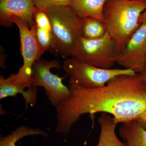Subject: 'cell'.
Returning <instances> with one entry per match:
<instances>
[{
    "label": "cell",
    "instance_id": "cell-14",
    "mask_svg": "<svg viewBox=\"0 0 146 146\" xmlns=\"http://www.w3.org/2000/svg\"><path fill=\"white\" fill-rule=\"evenodd\" d=\"M119 133L128 146H146V129L137 120L122 123Z\"/></svg>",
    "mask_w": 146,
    "mask_h": 146
},
{
    "label": "cell",
    "instance_id": "cell-21",
    "mask_svg": "<svg viewBox=\"0 0 146 146\" xmlns=\"http://www.w3.org/2000/svg\"><path fill=\"white\" fill-rule=\"evenodd\" d=\"M132 1H146V0H132Z\"/></svg>",
    "mask_w": 146,
    "mask_h": 146
},
{
    "label": "cell",
    "instance_id": "cell-3",
    "mask_svg": "<svg viewBox=\"0 0 146 146\" xmlns=\"http://www.w3.org/2000/svg\"><path fill=\"white\" fill-rule=\"evenodd\" d=\"M45 10L51 26L52 48L63 57H78L81 46L84 18L70 6H54Z\"/></svg>",
    "mask_w": 146,
    "mask_h": 146
},
{
    "label": "cell",
    "instance_id": "cell-1",
    "mask_svg": "<svg viewBox=\"0 0 146 146\" xmlns=\"http://www.w3.org/2000/svg\"><path fill=\"white\" fill-rule=\"evenodd\" d=\"M69 82L70 94L55 108L57 133L68 134L84 114H110L118 124L137 119L146 112V82L139 74L116 76L97 89Z\"/></svg>",
    "mask_w": 146,
    "mask_h": 146
},
{
    "label": "cell",
    "instance_id": "cell-12",
    "mask_svg": "<svg viewBox=\"0 0 146 146\" xmlns=\"http://www.w3.org/2000/svg\"><path fill=\"white\" fill-rule=\"evenodd\" d=\"M36 37L39 46L45 52L52 47L53 35L49 18L45 9H37L34 15Z\"/></svg>",
    "mask_w": 146,
    "mask_h": 146
},
{
    "label": "cell",
    "instance_id": "cell-19",
    "mask_svg": "<svg viewBox=\"0 0 146 146\" xmlns=\"http://www.w3.org/2000/svg\"><path fill=\"white\" fill-rule=\"evenodd\" d=\"M139 23L141 24L143 23H146V8L143 13L141 14L139 19Z\"/></svg>",
    "mask_w": 146,
    "mask_h": 146
},
{
    "label": "cell",
    "instance_id": "cell-13",
    "mask_svg": "<svg viewBox=\"0 0 146 146\" xmlns=\"http://www.w3.org/2000/svg\"><path fill=\"white\" fill-rule=\"evenodd\" d=\"M107 0H71L70 6L82 18H92L105 23L103 9Z\"/></svg>",
    "mask_w": 146,
    "mask_h": 146
},
{
    "label": "cell",
    "instance_id": "cell-8",
    "mask_svg": "<svg viewBox=\"0 0 146 146\" xmlns=\"http://www.w3.org/2000/svg\"><path fill=\"white\" fill-rule=\"evenodd\" d=\"M116 63L124 69L139 74L146 66V23L139 28L129 39L118 55Z\"/></svg>",
    "mask_w": 146,
    "mask_h": 146
},
{
    "label": "cell",
    "instance_id": "cell-4",
    "mask_svg": "<svg viewBox=\"0 0 146 146\" xmlns=\"http://www.w3.org/2000/svg\"><path fill=\"white\" fill-rule=\"evenodd\" d=\"M11 22L16 24L20 33L21 52L23 64L17 74L9 77L13 83L25 89H32V69L34 63L40 59L45 52L37 42L35 22L31 28L21 18L17 16L11 18Z\"/></svg>",
    "mask_w": 146,
    "mask_h": 146
},
{
    "label": "cell",
    "instance_id": "cell-11",
    "mask_svg": "<svg viewBox=\"0 0 146 146\" xmlns=\"http://www.w3.org/2000/svg\"><path fill=\"white\" fill-rule=\"evenodd\" d=\"M23 96L26 106L29 105L34 106L37 99V88L33 87L25 91L22 86L13 83L8 77L5 78L1 74L0 76V99L9 96H16L17 94Z\"/></svg>",
    "mask_w": 146,
    "mask_h": 146
},
{
    "label": "cell",
    "instance_id": "cell-2",
    "mask_svg": "<svg viewBox=\"0 0 146 146\" xmlns=\"http://www.w3.org/2000/svg\"><path fill=\"white\" fill-rule=\"evenodd\" d=\"M145 1L107 0L103 9L106 31L115 40L118 54L141 24Z\"/></svg>",
    "mask_w": 146,
    "mask_h": 146
},
{
    "label": "cell",
    "instance_id": "cell-18",
    "mask_svg": "<svg viewBox=\"0 0 146 146\" xmlns=\"http://www.w3.org/2000/svg\"><path fill=\"white\" fill-rule=\"evenodd\" d=\"M136 120L141 123V124L146 129V112L141 115L140 117Z\"/></svg>",
    "mask_w": 146,
    "mask_h": 146
},
{
    "label": "cell",
    "instance_id": "cell-10",
    "mask_svg": "<svg viewBox=\"0 0 146 146\" xmlns=\"http://www.w3.org/2000/svg\"><path fill=\"white\" fill-rule=\"evenodd\" d=\"M100 132L97 146H128L125 142L120 141L115 129L118 124L113 117L106 113H101L98 119Z\"/></svg>",
    "mask_w": 146,
    "mask_h": 146
},
{
    "label": "cell",
    "instance_id": "cell-20",
    "mask_svg": "<svg viewBox=\"0 0 146 146\" xmlns=\"http://www.w3.org/2000/svg\"><path fill=\"white\" fill-rule=\"evenodd\" d=\"M139 74L146 82V66Z\"/></svg>",
    "mask_w": 146,
    "mask_h": 146
},
{
    "label": "cell",
    "instance_id": "cell-15",
    "mask_svg": "<svg viewBox=\"0 0 146 146\" xmlns=\"http://www.w3.org/2000/svg\"><path fill=\"white\" fill-rule=\"evenodd\" d=\"M40 135L47 137L48 133L42 129L22 125L16 128L10 134L1 135L0 146H18L16 144L20 139L29 136Z\"/></svg>",
    "mask_w": 146,
    "mask_h": 146
},
{
    "label": "cell",
    "instance_id": "cell-7",
    "mask_svg": "<svg viewBox=\"0 0 146 146\" xmlns=\"http://www.w3.org/2000/svg\"><path fill=\"white\" fill-rule=\"evenodd\" d=\"M118 55L115 40L106 31L99 39L82 37L80 51L76 57L94 67L110 69L116 63Z\"/></svg>",
    "mask_w": 146,
    "mask_h": 146
},
{
    "label": "cell",
    "instance_id": "cell-17",
    "mask_svg": "<svg viewBox=\"0 0 146 146\" xmlns=\"http://www.w3.org/2000/svg\"><path fill=\"white\" fill-rule=\"evenodd\" d=\"M36 8L46 9L54 6H70L71 0H33Z\"/></svg>",
    "mask_w": 146,
    "mask_h": 146
},
{
    "label": "cell",
    "instance_id": "cell-9",
    "mask_svg": "<svg viewBox=\"0 0 146 146\" xmlns=\"http://www.w3.org/2000/svg\"><path fill=\"white\" fill-rule=\"evenodd\" d=\"M37 9L33 0H0V24L5 27L13 26L11 18H21L31 28L35 23Z\"/></svg>",
    "mask_w": 146,
    "mask_h": 146
},
{
    "label": "cell",
    "instance_id": "cell-6",
    "mask_svg": "<svg viewBox=\"0 0 146 146\" xmlns=\"http://www.w3.org/2000/svg\"><path fill=\"white\" fill-rule=\"evenodd\" d=\"M61 67L57 60L40 59L34 63L32 69V86L44 88L47 99L55 108L70 94L69 87L62 82L63 78L51 72L52 68L59 70Z\"/></svg>",
    "mask_w": 146,
    "mask_h": 146
},
{
    "label": "cell",
    "instance_id": "cell-5",
    "mask_svg": "<svg viewBox=\"0 0 146 146\" xmlns=\"http://www.w3.org/2000/svg\"><path fill=\"white\" fill-rule=\"evenodd\" d=\"M63 69L70 78L69 81L86 89L101 88L105 86L116 76L133 75L136 73L125 69H104L89 65L76 57L67 58Z\"/></svg>",
    "mask_w": 146,
    "mask_h": 146
},
{
    "label": "cell",
    "instance_id": "cell-16",
    "mask_svg": "<svg viewBox=\"0 0 146 146\" xmlns=\"http://www.w3.org/2000/svg\"><path fill=\"white\" fill-rule=\"evenodd\" d=\"M104 24L92 18H84L81 27L82 38L90 40L99 39L106 32Z\"/></svg>",
    "mask_w": 146,
    "mask_h": 146
}]
</instances>
